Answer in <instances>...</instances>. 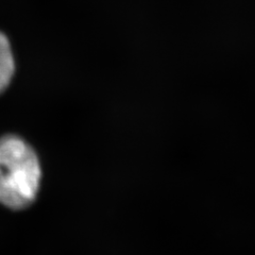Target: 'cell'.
<instances>
[{
	"label": "cell",
	"instance_id": "1",
	"mask_svg": "<svg viewBox=\"0 0 255 255\" xmlns=\"http://www.w3.org/2000/svg\"><path fill=\"white\" fill-rule=\"evenodd\" d=\"M41 177L37 155L25 140L15 135L0 138V203L26 209L35 200Z\"/></svg>",
	"mask_w": 255,
	"mask_h": 255
},
{
	"label": "cell",
	"instance_id": "2",
	"mask_svg": "<svg viewBox=\"0 0 255 255\" xmlns=\"http://www.w3.org/2000/svg\"><path fill=\"white\" fill-rule=\"evenodd\" d=\"M14 70L15 64L10 42L0 32V94L3 93L11 83Z\"/></svg>",
	"mask_w": 255,
	"mask_h": 255
}]
</instances>
